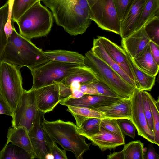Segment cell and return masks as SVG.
Segmentation results:
<instances>
[{
	"instance_id": "44",
	"label": "cell",
	"mask_w": 159,
	"mask_h": 159,
	"mask_svg": "<svg viewBox=\"0 0 159 159\" xmlns=\"http://www.w3.org/2000/svg\"><path fill=\"white\" fill-rule=\"evenodd\" d=\"M149 45L152 56L157 64L159 65V45L151 41H150Z\"/></svg>"
},
{
	"instance_id": "2",
	"label": "cell",
	"mask_w": 159,
	"mask_h": 159,
	"mask_svg": "<svg viewBox=\"0 0 159 159\" xmlns=\"http://www.w3.org/2000/svg\"><path fill=\"white\" fill-rule=\"evenodd\" d=\"M2 60L20 68L26 66L30 70L48 62L49 60L42 49L37 47L30 40L19 34L13 28L8 37L2 56Z\"/></svg>"
},
{
	"instance_id": "33",
	"label": "cell",
	"mask_w": 159,
	"mask_h": 159,
	"mask_svg": "<svg viewBox=\"0 0 159 159\" xmlns=\"http://www.w3.org/2000/svg\"><path fill=\"white\" fill-rule=\"evenodd\" d=\"M141 92L143 111L147 125L150 129L153 132L154 127L152 113L149 98V93L145 90H141Z\"/></svg>"
},
{
	"instance_id": "4",
	"label": "cell",
	"mask_w": 159,
	"mask_h": 159,
	"mask_svg": "<svg viewBox=\"0 0 159 159\" xmlns=\"http://www.w3.org/2000/svg\"><path fill=\"white\" fill-rule=\"evenodd\" d=\"M40 1L28 9L16 22L18 26L20 34L30 40L46 36L52 26V14Z\"/></svg>"
},
{
	"instance_id": "27",
	"label": "cell",
	"mask_w": 159,
	"mask_h": 159,
	"mask_svg": "<svg viewBox=\"0 0 159 159\" xmlns=\"http://www.w3.org/2000/svg\"><path fill=\"white\" fill-rule=\"evenodd\" d=\"M9 15V5L8 0L0 7V62L7 45L8 37L5 30V27L8 21Z\"/></svg>"
},
{
	"instance_id": "43",
	"label": "cell",
	"mask_w": 159,
	"mask_h": 159,
	"mask_svg": "<svg viewBox=\"0 0 159 159\" xmlns=\"http://www.w3.org/2000/svg\"><path fill=\"white\" fill-rule=\"evenodd\" d=\"M81 84L80 90L84 94L99 95L96 90L89 83Z\"/></svg>"
},
{
	"instance_id": "11",
	"label": "cell",
	"mask_w": 159,
	"mask_h": 159,
	"mask_svg": "<svg viewBox=\"0 0 159 159\" xmlns=\"http://www.w3.org/2000/svg\"><path fill=\"white\" fill-rule=\"evenodd\" d=\"M131 100V114L130 120L135 126L138 135L155 144L154 133L148 127L143 112L141 90L135 89Z\"/></svg>"
},
{
	"instance_id": "46",
	"label": "cell",
	"mask_w": 159,
	"mask_h": 159,
	"mask_svg": "<svg viewBox=\"0 0 159 159\" xmlns=\"http://www.w3.org/2000/svg\"><path fill=\"white\" fill-rule=\"evenodd\" d=\"M72 94L69 98H80L85 95L79 89L72 88Z\"/></svg>"
},
{
	"instance_id": "48",
	"label": "cell",
	"mask_w": 159,
	"mask_h": 159,
	"mask_svg": "<svg viewBox=\"0 0 159 159\" xmlns=\"http://www.w3.org/2000/svg\"><path fill=\"white\" fill-rule=\"evenodd\" d=\"M54 159L53 155L51 153L48 154L45 157V159Z\"/></svg>"
},
{
	"instance_id": "40",
	"label": "cell",
	"mask_w": 159,
	"mask_h": 159,
	"mask_svg": "<svg viewBox=\"0 0 159 159\" xmlns=\"http://www.w3.org/2000/svg\"><path fill=\"white\" fill-rule=\"evenodd\" d=\"M13 112L0 93V115L5 114L12 116Z\"/></svg>"
},
{
	"instance_id": "17",
	"label": "cell",
	"mask_w": 159,
	"mask_h": 159,
	"mask_svg": "<svg viewBox=\"0 0 159 159\" xmlns=\"http://www.w3.org/2000/svg\"><path fill=\"white\" fill-rule=\"evenodd\" d=\"M7 142L18 147L25 151L30 159L36 158V155L33 148L27 129L25 127H9L7 134Z\"/></svg>"
},
{
	"instance_id": "30",
	"label": "cell",
	"mask_w": 159,
	"mask_h": 159,
	"mask_svg": "<svg viewBox=\"0 0 159 159\" xmlns=\"http://www.w3.org/2000/svg\"><path fill=\"white\" fill-rule=\"evenodd\" d=\"M101 119L92 118L85 120L78 128L80 134L86 138L98 132L100 130Z\"/></svg>"
},
{
	"instance_id": "36",
	"label": "cell",
	"mask_w": 159,
	"mask_h": 159,
	"mask_svg": "<svg viewBox=\"0 0 159 159\" xmlns=\"http://www.w3.org/2000/svg\"><path fill=\"white\" fill-rule=\"evenodd\" d=\"M100 126L109 132L125 138L116 119L106 118H102Z\"/></svg>"
},
{
	"instance_id": "28",
	"label": "cell",
	"mask_w": 159,
	"mask_h": 159,
	"mask_svg": "<svg viewBox=\"0 0 159 159\" xmlns=\"http://www.w3.org/2000/svg\"><path fill=\"white\" fill-rule=\"evenodd\" d=\"M122 151L124 159H144V144L140 140L125 144Z\"/></svg>"
},
{
	"instance_id": "15",
	"label": "cell",
	"mask_w": 159,
	"mask_h": 159,
	"mask_svg": "<svg viewBox=\"0 0 159 159\" xmlns=\"http://www.w3.org/2000/svg\"><path fill=\"white\" fill-rule=\"evenodd\" d=\"M106 118L130 119L131 114V98H120L110 104L95 108Z\"/></svg>"
},
{
	"instance_id": "42",
	"label": "cell",
	"mask_w": 159,
	"mask_h": 159,
	"mask_svg": "<svg viewBox=\"0 0 159 159\" xmlns=\"http://www.w3.org/2000/svg\"><path fill=\"white\" fill-rule=\"evenodd\" d=\"M159 155L156 152L152 144H149L144 152V159H159Z\"/></svg>"
},
{
	"instance_id": "21",
	"label": "cell",
	"mask_w": 159,
	"mask_h": 159,
	"mask_svg": "<svg viewBox=\"0 0 159 159\" xmlns=\"http://www.w3.org/2000/svg\"><path fill=\"white\" fill-rule=\"evenodd\" d=\"M43 52L49 60L84 65V56L76 52L59 49Z\"/></svg>"
},
{
	"instance_id": "8",
	"label": "cell",
	"mask_w": 159,
	"mask_h": 159,
	"mask_svg": "<svg viewBox=\"0 0 159 159\" xmlns=\"http://www.w3.org/2000/svg\"><path fill=\"white\" fill-rule=\"evenodd\" d=\"M90 19L101 29L120 35V23L113 0H86Z\"/></svg>"
},
{
	"instance_id": "25",
	"label": "cell",
	"mask_w": 159,
	"mask_h": 159,
	"mask_svg": "<svg viewBox=\"0 0 159 159\" xmlns=\"http://www.w3.org/2000/svg\"><path fill=\"white\" fill-rule=\"evenodd\" d=\"M67 111L75 118L78 128L86 120L92 118H103L105 117L99 111L93 109L80 107L68 106Z\"/></svg>"
},
{
	"instance_id": "32",
	"label": "cell",
	"mask_w": 159,
	"mask_h": 159,
	"mask_svg": "<svg viewBox=\"0 0 159 159\" xmlns=\"http://www.w3.org/2000/svg\"><path fill=\"white\" fill-rule=\"evenodd\" d=\"M144 27L150 40L159 45V16L155 17L147 22Z\"/></svg>"
},
{
	"instance_id": "13",
	"label": "cell",
	"mask_w": 159,
	"mask_h": 159,
	"mask_svg": "<svg viewBox=\"0 0 159 159\" xmlns=\"http://www.w3.org/2000/svg\"><path fill=\"white\" fill-rule=\"evenodd\" d=\"M97 38L109 56L135 83L131 65L124 49L105 37Z\"/></svg>"
},
{
	"instance_id": "10",
	"label": "cell",
	"mask_w": 159,
	"mask_h": 159,
	"mask_svg": "<svg viewBox=\"0 0 159 159\" xmlns=\"http://www.w3.org/2000/svg\"><path fill=\"white\" fill-rule=\"evenodd\" d=\"M45 114L37 111L33 125L28 132L36 158L39 159H45L46 155L50 153L49 144L51 139L43 128Z\"/></svg>"
},
{
	"instance_id": "31",
	"label": "cell",
	"mask_w": 159,
	"mask_h": 159,
	"mask_svg": "<svg viewBox=\"0 0 159 159\" xmlns=\"http://www.w3.org/2000/svg\"><path fill=\"white\" fill-rule=\"evenodd\" d=\"M149 98L152 113L155 144L159 146V99L156 100L150 93Z\"/></svg>"
},
{
	"instance_id": "49",
	"label": "cell",
	"mask_w": 159,
	"mask_h": 159,
	"mask_svg": "<svg viewBox=\"0 0 159 159\" xmlns=\"http://www.w3.org/2000/svg\"><path fill=\"white\" fill-rule=\"evenodd\" d=\"M8 1L9 2V11H10L11 8L13 0H8Z\"/></svg>"
},
{
	"instance_id": "24",
	"label": "cell",
	"mask_w": 159,
	"mask_h": 159,
	"mask_svg": "<svg viewBox=\"0 0 159 159\" xmlns=\"http://www.w3.org/2000/svg\"><path fill=\"white\" fill-rule=\"evenodd\" d=\"M97 80L92 71L88 67L83 65L66 77L60 82L70 87L71 83L74 81L77 82L82 84Z\"/></svg>"
},
{
	"instance_id": "7",
	"label": "cell",
	"mask_w": 159,
	"mask_h": 159,
	"mask_svg": "<svg viewBox=\"0 0 159 159\" xmlns=\"http://www.w3.org/2000/svg\"><path fill=\"white\" fill-rule=\"evenodd\" d=\"M83 65L49 60L41 66L30 70L33 80L31 89L35 90L60 82Z\"/></svg>"
},
{
	"instance_id": "14",
	"label": "cell",
	"mask_w": 159,
	"mask_h": 159,
	"mask_svg": "<svg viewBox=\"0 0 159 159\" xmlns=\"http://www.w3.org/2000/svg\"><path fill=\"white\" fill-rule=\"evenodd\" d=\"M147 0H134L125 18L120 21V36L125 39L136 31L143 7Z\"/></svg>"
},
{
	"instance_id": "35",
	"label": "cell",
	"mask_w": 159,
	"mask_h": 159,
	"mask_svg": "<svg viewBox=\"0 0 159 159\" xmlns=\"http://www.w3.org/2000/svg\"><path fill=\"white\" fill-rule=\"evenodd\" d=\"M30 158L26 151L17 152L15 148L11 145L5 146L0 151V159Z\"/></svg>"
},
{
	"instance_id": "38",
	"label": "cell",
	"mask_w": 159,
	"mask_h": 159,
	"mask_svg": "<svg viewBox=\"0 0 159 159\" xmlns=\"http://www.w3.org/2000/svg\"><path fill=\"white\" fill-rule=\"evenodd\" d=\"M89 83L96 90L99 95L120 98L107 85L98 80Z\"/></svg>"
},
{
	"instance_id": "12",
	"label": "cell",
	"mask_w": 159,
	"mask_h": 159,
	"mask_svg": "<svg viewBox=\"0 0 159 159\" xmlns=\"http://www.w3.org/2000/svg\"><path fill=\"white\" fill-rule=\"evenodd\" d=\"M34 90L38 110L45 113L52 111L64 98L60 94L58 83Z\"/></svg>"
},
{
	"instance_id": "9",
	"label": "cell",
	"mask_w": 159,
	"mask_h": 159,
	"mask_svg": "<svg viewBox=\"0 0 159 159\" xmlns=\"http://www.w3.org/2000/svg\"><path fill=\"white\" fill-rule=\"evenodd\" d=\"M37 111L34 90H24L13 112L12 127H25L28 132L33 125Z\"/></svg>"
},
{
	"instance_id": "20",
	"label": "cell",
	"mask_w": 159,
	"mask_h": 159,
	"mask_svg": "<svg viewBox=\"0 0 159 159\" xmlns=\"http://www.w3.org/2000/svg\"><path fill=\"white\" fill-rule=\"evenodd\" d=\"M91 51L94 54L102 60L116 72L129 84L134 89H136L135 82L125 73L120 66L109 56L97 38L94 39L93 40V47Z\"/></svg>"
},
{
	"instance_id": "23",
	"label": "cell",
	"mask_w": 159,
	"mask_h": 159,
	"mask_svg": "<svg viewBox=\"0 0 159 159\" xmlns=\"http://www.w3.org/2000/svg\"><path fill=\"white\" fill-rule=\"evenodd\" d=\"M125 52L135 77L136 89L140 90L150 91L155 84L156 76L150 75L139 69L135 64L134 59Z\"/></svg>"
},
{
	"instance_id": "19",
	"label": "cell",
	"mask_w": 159,
	"mask_h": 159,
	"mask_svg": "<svg viewBox=\"0 0 159 159\" xmlns=\"http://www.w3.org/2000/svg\"><path fill=\"white\" fill-rule=\"evenodd\" d=\"M121 98L100 95L85 94L78 98H69L66 100L67 106L83 107L94 109L100 106L110 104Z\"/></svg>"
},
{
	"instance_id": "45",
	"label": "cell",
	"mask_w": 159,
	"mask_h": 159,
	"mask_svg": "<svg viewBox=\"0 0 159 159\" xmlns=\"http://www.w3.org/2000/svg\"><path fill=\"white\" fill-rule=\"evenodd\" d=\"M107 159H124V156L122 151L116 152L114 151L113 153H111L107 155Z\"/></svg>"
},
{
	"instance_id": "18",
	"label": "cell",
	"mask_w": 159,
	"mask_h": 159,
	"mask_svg": "<svg viewBox=\"0 0 159 159\" xmlns=\"http://www.w3.org/2000/svg\"><path fill=\"white\" fill-rule=\"evenodd\" d=\"M86 138L91 141L93 145L98 147L102 152L107 149H114L125 144L124 138L101 127L98 132Z\"/></svg>"
},
{
	"instance_id": "5",
	"label": "cell",
	"mask_w": 159,
	"mask_h": 159,
	"mask_svg": "<svg viewBox=\"0 0 159 159\" xmlns=\"http://www.w3.org/2000/svg\"><path fill=\"white\" fill-rule=\"evenodd\" d=\"M84 66L93 73L97 79L115 92L120 98H130L135 89L91 50L84 56Z\"/></svg>"
},
{
	"instance_id": "6",
	"label": "cell",
	"mask_w": 159,
	"mask_h": 159,
	"mask_svg": "<svg viewBox=\"0 0 159 159\" xmlns=\"http://www.w3.org/2000/svg\"><path fill=\"white\" fill-rule=\"evenodd\" d=\"M20 68L3 60L0 62V93L13 112L25 90Z\"/></svg>"
},
{
	"instance_id": "37",
	"label": "cell",
	"mask_w": 159,
	"mask_h": 159,
	"mask_svg": "<svg viewBox=\"0 0 159 159\" xmlns=\"http://www.w3.org/2000/svg\"><path fill=\"white\" fill-rule=\"evenodd\" d=\"M116 120L124 135L134 139L135 136L136 129L131 120L127 118L117 119Z\"/></svg>"
},
{
	"instance_id": "39",
	"label": "cell",
	"mask_w": 159,
	"mask_h": 159,
	"mask_svg": "<svg viewBox=\"0 0 159 159\" xmlns=\"http://www.w3.org/2000/svg\"><path fill=\"white\" fill-rule=\"evenodd\" d=\"M49 148L50 153L53 155L54 159H68L65 150L60 148L52 139L49 144Z\"/></svg>"
},
{
	"instance_id": "41",
	"label": "cell",
	"mask_w": 159,
	"mask_h": 159,
	"mask_svg": "<svg viewBox=\"0 0 159 159\" xmlns=\"http://www.w3.org/2000/svg\"><path fill=\"white\" fill-rule=\"evenodd\" d=\"M60 96L64 98H69L72 95V91L70 87L66 86L61 82H58Z\"/></svg>"
},
{
	"instance_id": "29",
	"label": "cell",
	"mask_w": 159,
	"mask_h": 159,
	"mask_svg": "<svg viewBox=\"0 0 159 159\" xmlns=\"http://www.w3.org/2000/svg\"><path fill=\"white\" fill-rule=\"evenodd\" d=\"M41 0H13L8 20L16 22L28 9Z\"/></svg>"
},
{
	"instance_id": "34",
	"label": "cell",
	"mask_w": 159,
	"mask_h": 159,
	"mask_svg": "<svg viewBox=\"0 0 159 159\" xmlns=\"http://www.w3.org/2000/svg\"><path fill=\"white\" fill-rule=\"evenodd\" d=\"M117 16L120 20H123L128 13L134 0H113Z\"/></svg>"
},
{
	"instance_id": "22",
	"label": "cell",
	"mask_w": 159,
	"mask_h": 159,
	"mask_svg": "<svg viewBox=\"0 0 159 159\" xmlns=\"http://www.w3.org/2000/svg\"><path fill=\"white\" fill-rule=\"evenodd\" d=\"M133 59L136 65L141 70L153 76H156L157 75L159 65L157 64L152 56L149 43L141 53Z\"/></svg>"
},
{
	"instance_id": "1",
	"label": "cell",
	"mask_w": 159,
	"mask_h": 159,
	"mask_svg": "<svg viewBox=\"0 0 159 159\" xmlns=\"http://www.w3.org/2000/svg\"><path fill=\"white\" fill-rule=\"evenodd\" d=\"M51 11L56 24L71 36L85 33L91 22L86 0H41Z\"/></svg>"
},
{
	"instance_id": "47",
	"label": "cell",
	"mask_w": 159,
	"mask_h": 159,
	"mask_svg": "<svg viewBox=\"0 0 159 159\" xmlns=\"http://www.w3.org/2000/svg\"><path fill=\"white\" fill-rule=\"evenodd\" d=\"M80 86L81 84L80 83L74 81L71 83L70 87L72 88L80 89Z\"/></svg>"
},
{
	"instance_id": "3",
	"label": "cell",
	"mask_w": 159,
	"mask_h": 159,
	"mask_svg": "<svg viewBox=\"0 0 159 159\" xmlns=\"http://www.w3.org/2000/svg\"><path fill=\"white\" fill-rule=\"evenodd\" d=\"M43 128L53 141L64 150L72 152L77 159H82L84 152L89 150L90 144L87 143L86 138L80 134L78 127L73 122L45 120Z\"/></svg>"
},
{
	"instance_id": "16",
	"label": "cell",
	"mask_w": 159,
	"mask_h": 159,
	"mask_svg": "<svg viewBox=\"0 0 159 159\" xmlns=\"http://www.w3.org/2000/svg\"><path fill=\"white\" fill-rule=\"evenodd\" d=\"M150 41L143 26L129 36L122 39L121 45L131 57L134 58L141 53Z\"/></svg>"
},
{
	"instance_id": "26",
	"label": "cell",
	"mask_w": 159,
	"mask_h": 159,
	"mask_svg": "<svg viewBox=\"0 0 159 159\" xmlns=\"http://www.w3.org/2000/svg\"><path fill=\"white\" fill-rule=\"evenodd\" d=\"M157 16H159V0H147L136 31L142 28L147 22Z\"/></svg>"
}]
</instances>
